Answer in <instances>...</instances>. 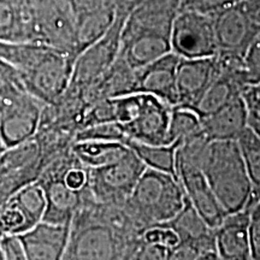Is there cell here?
<instances>
[{"label": "cell", "instance_id": "9c48e42d", "mask_svg": "<svg viewBox=\"0 0 260 260\" xmlns=\"http://www.w3.org/2000/svg\"><path fill=\"white\" fill-rule=\"evenodd\" d=\"M44 167L41 147L35 138L6 148L0 154V205L37 182Z\"/></svg>", "mask_w": 260, "mask_h": 260}, {"label": "cell", "instance_id": "7bdbcfd3", "mask_svg": "<svg viewBox=\"0 0 260 260\" xmlns=\"http://www.w3.org/2000/svg\"><path fill=\"white\" fill-rule=\"evenodd\" d=\"M0 239H2V237H0ZM0 260H4V256H3V251H2V245H0Z\"/></svg>", "mask_w": 260, "mask_h": 260}, {"label": "cell", "instance_id": "4316f807", "mask_svg": "<svg viewBox=\"0 0 260 260\" xmlns=\"http://www.w3.org/2000/svg\"><path fill=\"white\" fill-rule=\"evenodd\" d=\"M27 217L22 212L17 204L10 199L0 205V234L2 235H21L31 229Z\"/></svg>", "mask_w": 260, "mask_h": 260}, {"label": "cell", "instance_id": "5bb4252c", "mask_svg": "<svg viewBox=\"0 0 260 260\" xmlns=\"http://www.w3.org/2000/svg\"><path fill=\"white\" fill-rule=\"evenodd\" d=\"M180 57L174 52L135 70L134 93L157 96L169 105L177 106L176 70Z\"/></svg>", "mask_w": 260, "mask_h": 260}, {"label": "cell", "instance_id": "f546056e", "mask_svg": "<svg viewBox=\"0 0 260 260\" xmlns=\"http://www.w3.org/2000/svg\"><path fill=\"white\" fill-rule=\"evenodd\" d=\"M248 237L252 260H260V194L256 195L249 211Z\"/></svg>", "mask_w": 260, "mask_h": 260}, {"label": "cell", "instance_id": "74e56055", "mask_svg": "<svg viewBox=\"0 0 260 260\" xmlns=\"http://www.w3.org/2000/svg\"><path fill=\"white\" fill-rule=\"evenodd\" d=\"M242 98L249 111L260 113V82L251 84L243 90Z\"/></svg>", "mask_w": 260, "mask_h": 260}, {"label": "cell", "instance_id": "6da1fadb", "mask_svg": "<svg viewBox=\"0 0 260 260\" xmlns=\"http://www.w3.org/2000/svg\"><path fill=\"white\" fill-rule=\"evenodd\" d=\"M93 197L84 186L82 206L70 224L63 260H129L141 239H133L104 223L94 212Z\"/></svg>", "mask_w": 260, "mask_h": 260}, {"label": "cell", "instance_id": "8d00e7d4", "mask_svg": "<svg viewBox=\"0 0 260 260\" xmlns=\"http://www.w3.org/2000/svg\"><path fill=\"white\" fill-rule=\"evenodd\" d=\"M65 183L68 184V187H70L71 189L79 190L86 186L87 183V170L86 168L79 167L74 168L68 172L67 176H65Z\"/></svg>", "mask_w": 260, "mask_h": 260}, {"label": "cell", "instance_id": "83f0119b", "mask_svg": "<svg viewBox=\"0 0 260 260\" xmlns=\"http://www.w3.org/2000/svg\"><path fill=\"white\" fill-rule=\"evenodd\" d=\"M128 139L118 123H104L81 129L75 135L76 141H115L124 144Z\"/></svg>", "mask_w": 260, "mask_h": 260}, {"label": "cell", "instance_id": "7a4b0ae2", "mask_svg": "<svg viewBox=\"0 0 260 260\" xmlns=\"http://www.w3.org/2000/svg\"><path fill=\"white\" fill-rule=\"evenodd\" d=\"M201 171L226 214L246 209L254 199L256 191L236 141L211 142Z\"/></svg>", "mask_w": 260, "mask_h": 260}, {"label": "cell", "instance_id": "60d3db41", "mask_svg": "<svg viewBox=\"0 0 260 260\" xmlns=\"http://www.w3.org/2000/svg\"><path fill=\"white\" fill-rule=\"evenodd\" d=\"M197 260H220L219 256L217 255L216 251H206L201 252L199 255H198Z\"/></svg>", "mask_w": 260, "mask_h": 260}, {"label": "cell", "instance_id": "d6a6232c", "mask_svg": "<svg viewBox=\"0 0 260 260\" xmlns=\"http://www.w3.org/2000/svg\"><path fill=\"white\" fill-rule=\"evenodd\" d=\"M167 252L168 248L165 247L145 242L141 239L133 251L129 260H167Z\"/></svg>", "mask_w": 260, "mask_h": 260}, {"label": "cell", "instance_id": "e0dca14e", "mask_svg": "<svg viewBox=\"0 0 260 260\" xmlns=\"http://www.w3.org/2000/svg\"><path fill=\"white\" fill-rule=\"evenodd\" d=\"M70 224L41 222L18 235L27 260H63L69 241Z\"/></svg>", "mask_w": 260, "mask_h": 260}, {"label": "cell", "instance_id": "8fae6325", "mask_svg": "<svg viewBox=\"0 0 260 260\" xmlns=\"http://www.w3.org/2000/svg\"><path fill=\"white\" fill-rule=\"evenodd\" d=\"M171 48L181 58H209L217 54L212 16L181 9L171 29Z\"/></svg>", "mask_w": 260, "mask_h": 260}, {"label": "cell", "instance_id": "d590c367", "mask_svg": "<svg viewBox=\"0 0 260 260\" xmlns=\"http://www.w3.org/2000/svg\"><path fill=\"white\" fill-rule=\"evenodd\" d=\"M200 252L189 243L178 241L177 245L168 248L167 260H197Z\"/></svg>", "mask_w": 260, "mask_h": 260}, {"label": "cell", "instance_id": "b9f144b4", "mask_svg": "<svg viewBox=\"0 0 260 260\" xmlns=\"http://www.w3.org/2000/svg\"><path fill=\"white\" fill-rule=\"evenodd\" d=\"M6 149V147H5V145H4V141H3V138H2V133H0V154L3 153V152H4Z\"/></svg>", "mask_w": 260, "mask_h": 260}, {"label": "cell", "instance_id": "e575fe53", "mask_svg": "<svg viewBox=\"0 0 260 260\" xmlns=\"http://www.w3.org/2000/svg\"><path fill=\"white\" fill-rule=\"evenodd\" d=\"M0 245L4 260H27L24 248L17 235H3Z\"/></svg>", "mask_w": 260, "mask_h": 260}, {"label": "cell", "instance_id": "4dcf8cb0", "mask_svg": "<svg viewBox=\"0 0 260 260\" xmlns=\"http://www.w3.org/2000/svg\"><path fill=\"white\" fill-rule=\"evenodd\" d=\"M240 2L242 0H182L181 9L193 10V11L212 16Z\"/></svg>", "mask_w": 260, "mask_h": 260}, {"label": "cell", "instance_id": "5b68a950", "mask_svg": "<svg viewBox=\"0 0 260 260\" xmlns=\"http://www.w3.org/2000/svg\"><path fill=\"white\" fill-rule=\"evenodd\" d=\"M134 3L135 0H124L109 30L77 56L68 88L77 93L86 92L112 67L119 53L123 24Z\"/></svg>", "mask_w": 260, "mask_h": 260}, {"label": "cell", "instance_id": "44dd1931", "mask_svg": "<svg viewBox=\"0 0 260 260\" xmlns=\"http://www.w3.org/2000/svg\"><path fill=\"white\" fill-rule=\"evenodd\" d=\"M217 61V60H216ZM247 86L241 80L218 70V75L197 103L193 111L200 118L213 113L237 96H242Z\"/></svg>", "mask_w": 260, "mask_h": 260}, {"label": "cell", "instance_id": "2e32d148", "mask_svg": "<svg viewBox=\"0 0 260 260\" xmlns=\"http://www.w3.org/2000/svg\"><path fill=\"white\" fill-rule=\"evenodd\" d=\"M176 177L194 210L212 229H216L226 213L211 189L203 171L195 168L176 167Z\"/></svg>", "mask_w": 260, "mask_h": 260}, {"label": "cell", "instance_id": "cb8c5ba5", "mask_svg": "<svg viewBox=\"0 0 260 260\" xmlns=\"http://www.w3.org/2000/svg\"><path fill=\"white\" fill-rule=\"evenodd\" d=\"M11 199L17 204L31 226H35L41 222L45 210H46V198H45L44 189L38 182L19 189L14 197H11Z\"/></svg>", "mask_w": 260, "mask_h": 260}, {"label": "cell", "instance_id": "484cf974", "mask_svg": "<svg viewBox=\"0 0 260 260\" xmlns=\"http://www.w3.org/2000/svg\"><path fill=\"white\" fill-rule=\"evenodd\" d=\"M203 132L200 117L186 107H172L170 119V142L177 146Z\"/></svg>", "mask_w": 260, "mask_h": 260}, {"label": "cell", "instance_id": "7402d4cb", "mask_svg": "<svg viewBox=\"0 0 260 260\" xmlns=\"http://www.w3.org/2000/svg\"><path fill=\"white\" fill-rule=\"evenodd\" d=\"M73 152L87 169L102 168L121 160L130 152L122 142L115 141H76Z\"/></svg>", "mask_w": 260, "mask_h": 260}, {"label": "cell", "instance_id": "3957f363", "mask_svg": "<svg viewBox=\"0 0 260 260\" xmlns=\"http://www.w3.org/2000/svg\"><path fill=\"white\" fill-rule=\"evenodd\" d=\"M75 59L45 45H27L16 70L25 90L44 104H53L70 84Z\"/></svg>", "mask_w": 260, "mask_h": 260}, {"label": "cell", "instance_id": "ac0fdd59", "mask_svg": "<svg viewBox=\"0 0 260 260\" xmlns=\"http://www.w3.org/2000/svg\"><path fill=\"white\" fill-rule=\"evenodd\" d=\"M64 178H40L37 181L44 189L46 198V210L42 222L68 225L71 224L75 213L82 206L84 187L79 190L71 189L65 183Z\"/></svg>", "mask_w": 260, "mask_h": 260}, {"label": "cell", "instance_id": "4fadbf2b", "mask_svg": "<svg viewBox=\"0 0 260 260\" xmlns=\"http://www.w3.org/2000/svg\"><path fill=\"white\" fill-rule=\"evenodd\" d=\"M217 75L216 57H180L176 70L177 106L193 109Z\"/></svg>", "mask_w": 260, "mask_h": 260}, {"label": "cell", "instance_id": "277c9868", "mask_svg": "<svg viewBox=\"0 0 260 260\" xmlns=\"http://www.w3.org/2000/svg\"><path fill=\"white\" fill-rule=\"evenodd\" d=\"M187 197L174 175L146 168L128 198L130 209L147 230L174 218L186 205Z\"/></svg>", "mask_w": 260, "mask_h": 260}, {"label": "cell", "instance_id": "ba28073f", "mask_svg": "<svg viewBox=\"0 0 260 260\" xmlns=\"http://www.w3.org/2000/svg\"><path fill=\"white\" fill-rule=\"evenodd\" d=\"M217 54L245 58L260 35V21L245 2L212 15Z\"/></svg>", "mask_w": 260, "mask_h": 260}, {"label": "cell", "instance_id": "52a82bcc", "mask_svg": "<svg viewBox=\"0 0 260 260\" xmlns=\"http://www.w3.org/2000/svg\"><path fill=\"white\" fill-rule=\"evenodd\" d=\"M146 165L130 152L121 160L102 168L87 169V183L90 195L98 203H116L129 198Z\"/></svg>", "mask_w": 260, "mask_h": 260}, {"label": "cell", "instance_id": "ffe728a7", "mask_svg": "<svg viewBox=\"0 0 260 260\" xmlns=\"http://www.w3.org/2000/svg\"><path fill=\"white\" fill-rule=\"evenodd\" d=\"M162 225L174 230L180 241L194 246L200 253L214 251V229L201 218L188 199L183 209Z\"/></svg>", "mask_w": 260, "mask_h": 260}, {"label": "cell", "instance_id": "30bf717a", "mask_svg": "<svg viewBox=\"0 0 260 260\" xmlns=\"http://www.w3.org/2000/svg\"><path fill=\"white\" fill-rule=\"evenodd\" d=\"M45 105L25 89L0 99V133L6 148L35 138Z\"/></svg>", "mask_w": 260, "mask_h": 260}, {"label": "cell", "instance_id": "f1b7e54d", "mask_svg": "<svg viewBox=\"0 0 260 260\" xmlns=\"http://www.w3.org/2000/svg\"><path fill=\"white\" fill-rule=\"evenodd\" d=\"M24 89L16 68L8 61L0 59V99Z\"/></svg>", "mask_w": 260, "mask_h": 260}, {"label": "cell", "instance_id": "603a6c76", "mask_svg": "<svg viewBox=\"0 0 260 260\" xmlns=\"http://www.w3.org/2000/svg\"><path fill=\"white\" fill-rule=\"evenodd\" d=\"M124 145L132 149L146 168L176 176L177 145H148L126 139Z\"/></svg>", "mask_w": 260, "mask_h": 260}, {"label": "cell", "instance_id": "ee69618b", "mask_svg": "<svg viewBox=\"0 0 260 260\" xmlns=\"http://www.w3.org/2000/svg\"><path fill=\"white\" fill-rule=\"evenodd\" d=\"M0 42H2V40H0Z\"/></svg>", "mask_w": 260, "mask_h": 260}, {"label": "cell", "instance_id": "d4e9b609", "mask_svg": "<svg viewBox=\"0 0 260 260\" xmlns=\"http://www.w3.org/2000/svg\"><path fill=\"white\" fill-rule=\"evenodd\" d=\"M236 142L253 188L260 194V139L247 126Z\"/></svg>", "mask_w": 260, "mask_h": 260}, {"label": "cell", "instance_id": "d6986e66", "mask_svg": "<svg viewBox=\"0 0 260 260\" xmlns=\"http://www.w3.org/2000/svg\"><path fill=\"white\" fill-rule=\"evenodd\" d=\"M201 126L212 141H236L247 128L248 107L242 96H237L211 115L203 117Z\"/></svg>", "mask_w": 260, "mask_h": 260}, {"label": "cell", "instance_id": "8992f818", "mask_svg": "<svg viewBox=\"0 0 260 260\" xmlns=\"http://www.w3.org/2000/svg\"><path fill=\"white\" fill-rule=\"evenodd\" d=\"M38 44L76 60V21L68 0H32Z\"/></svg>", "mask_w": 260, "mask_h": 260}, {"label": "cell", "instance_id": "9a60e30c", "mask_svg": "<svg viewBox=\"0 0 260 260\" xmlns=\"http://www.w3.org/2000/svg\"><path fill=\"white\" fill-rule=\"evenodd\" d=\"M255 194L254 199L256 198ZM252 203L241 211L226 214L214 229V251L220 260H252L248 220Z\"/></svg>", "mask_w": 260, "mask_h": 260}, {"label": "cell", "instance_id": "836d02e7", "mask_svg": "<svg viewBox=\"0 0 260 260\" xmlns=\"http://www.w3.org/2000/svg\"><path fill=\"white\" fill-rule=\"evenodd\" d=\"M245 65L249 83L260 82V35L246 53Z\"/></svg>", "mask_w": 260, "mask_h": 260}, {"label": "cell", "instance_id": "f35d334b", "mask_svg": "<svg viewBox=\"0 0 260 260\" xmlns=\"http://www.w3.org/2000/svg\"><path fill=\"white\" fill-rule=\"evenodd\" d=\"M247 126L252 130L254 134L260 139V113L248 110V119H247Z\"/></svg>", "mask_w": 260, "mask_h": 260}, {"label": "cell", "instance_id": "7c38bea8", "mask_svg": "<svg viewBox=\"0 0 260 260\" xmlns=\"http://www.w3.org/2000/svg\"><path fill=\"white\" fill-rule=\"evenodd\" d=\"M142 94V104L136 116L125 124H119L124 135L148 145H174L170 142L172 106L157 96Z\"/></svg>", "mask_w": 260, "mask_h": 260}, {"label": "cell", "instance_id": "1f68e13d", "mask_svg": "<svg viewBox=\"0 0 260 260\" xmlns=\"http://www.w3.org/2000/svg\"><path fill=\"white\" fill-rule=\"evenodd\" d=\"M141 239L145 242L153 243V245L165 247V248H170V247L177 245L178 241H180L177 234L165 225H155L149 228L142 234Z\"/></svg>", "mask_w": 260, "mask_h": 260}, {"label": "cell", "instance_id": "ab89813d", "mask_svg": "<svg viewBox=\"0 0 260 260\" xmlns=\"http://www.w3.org/2000/svg\"><path fill=\"white\" fill-rule=\"evenodd\" d=\"M245 3L253 12V15L260 21V0H245Z\"/></svg>", "mask_w": 260, "mask_h": 260}]
</instances>
